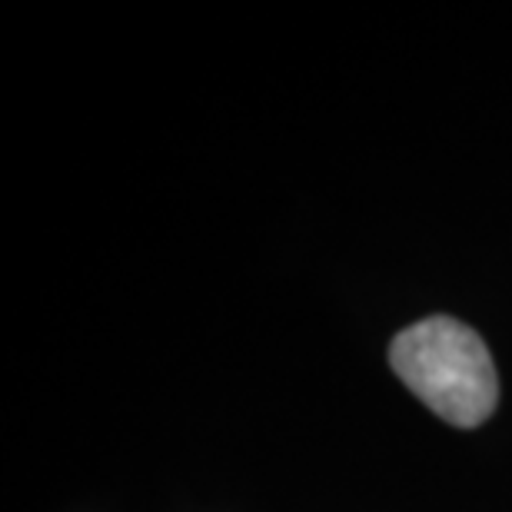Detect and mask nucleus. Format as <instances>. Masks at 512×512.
Here are the masks:
<instances>
[{
    "instance_id": "nucleus-1",
    "label": "nucleus",
    "mask_w": 512,
    "mask_h": 512,
    "mask_svg": "<svg viewBox=\"0 0 512 512\" xmlns=\"http://www.w3.org/2000/svg\"><path fill=\"white\" fill-rule=\"evenodd\" d=\"M389 363L409 393L459 429L486 423L499 403L493 353L473 326L453 316L406 326L389 346Z\"/></svg>"
}]
</instances>
